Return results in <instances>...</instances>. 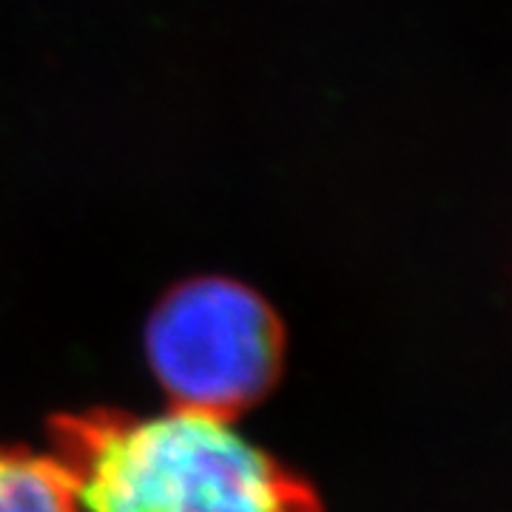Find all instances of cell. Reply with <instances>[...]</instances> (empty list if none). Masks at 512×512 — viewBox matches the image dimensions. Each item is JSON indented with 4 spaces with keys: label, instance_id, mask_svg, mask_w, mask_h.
<instances>
[{
    "label": "cell",
    "instance_id": "obj_3",
    "mask_svg": "<svg viewBox=\"0 0 512 512\" xmlns=\"http://www.w3.org/2000/svg\"><path fill=\"white\" fill-rule=\"evenodd\" d=\"M0 512H80L60 458L0 444Z\"/></svg>",
    "mask_w": 512,
    "mask_h": 512
},
{
    "label": "cell",
    "instance_id": "obj_2",
    "mask_svg": "<svg viewBox=\"0 0 512 512\" xmlns=\"http://www.w3.org/2000/svg\"><path fill=\"white\" fill-rule=\"evenodd\" d=\"M148 365L177 407L228 416L254 404L279 370V330L265 302L225 279L183 285L154 311Z\"/></svg>",
    "mask_w": 512,
    "mask_h": 512
},
{
    "label": "cell",
    "instance_id": "obj_1",
    "mask_svg": "<svg viewBox=\"0 0 512 512\" xmlns=\"http://www.w3.org/2000/svg\"><path fill=\"white\" fill-rule=\"evenodd\" d=\"M55 456L80 512H322L311 484L228 416L177 404L157 416L66 421Z\"/></svg>",
    "mask_w": 512,
    "mask_h": 512
}]
</instances>
